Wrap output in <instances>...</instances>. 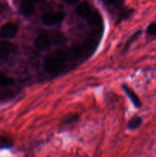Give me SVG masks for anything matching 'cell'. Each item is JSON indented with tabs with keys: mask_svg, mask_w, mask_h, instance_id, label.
Instances as JSON below:
<instances>
[{
	"mask_svg": "<svg viewBox=\"0 0 156 157\" xmlns=\"http://www.w3.org/2000/svg\"><path fill=\"white\" fill-rule=\"evenodd\" d=\"M69 61L70 58L68 50L59 48L45 57L43 66L47 73L56 75L65 69Z\"/></svg>",
	"mask_w": 156,
	"mask_h": 157,
	"instance_id": "cell-1",
	"label": "cell"
},
{
	"mask_svg": "<svg viewBox=\"0 0 156 157\" xmlns=\"http://www.w3.org/2000/svg\"><path fill=\"white\" fill-rule=\"evenodd\" d=\"M101 32H94L81 43L72 46L68 50L70 61L85 58L90 56L96 49L100 39Z\"/></svg>",
	"mask_w": 156,
	"mask_h": 157,
	"instance_id": "cell-2",
	"label": "cell"
},
{
	"mask_svg": "<svg viewBox=\"0 0 156 157\" xmlns=\"http://www.w3.org/2000/svg\"><path fill=\"white\" fill-rule=\"evenodd\" d=\"M64 14L63 12H47L41 16V21L47 25H54L61 22L64 19Z\"/></svg>",
	"mask_w": 156,
	"mask_h": 157,
	"instance_id": "cell-3",
	"label": "cell"
},
{
	"mask_svg": "<svg viewBox=\"0 0 156 157\" xmlns=\"http://www.w3.org/2000/svg\"><path fill=\"white\" fill-rule=\"evenodd\" d=\"M52 38L50 34L44 32L39 34L35 40V45L39 50H46L52 44Z\"/></svg>",
	"mask_w": 156,
	"mask_h": 157,
	"instance_id": "cell-4",
	"label": "cell"
},
{
	"mask_svg": "<svg viewBox=\"0 0 156 157\" xmlns=\"http://www.w3.org/2000/svg\"><path fill=\"white\" fill-rule=\"evenodd\" d=\"M76 12L78 15L82 18H86L88 21L96 12L93 8V6L87 2H83L76 7Z\"/></svg>",
	"mask_w": 156,
	"mask_h": 157,
	"instance_id": "cell-5",
	"label": "cell"
},
{
	"mask_svg": "<svg viewBox=\"0 0 156 157\" xmlns=\"http://www.w3.org/2000/svg\"><path fill=\"white\" fill-rule=\"evenodd\" d=\"M18 31V25L13 22L6 23L0 29V36L4 38H13L16 35Z\"/></svg>",
	"mask_w": 156,
	"mask_h": 157,
	"instance_id": "cell-6",
	"label": "cell"
},
{
	"mask_svg": "<svg viewBox=\"0 0 156 157\" xmlns=\"http://www.w3.org/2000/svg\"><path fill=\"white\" fill-rule=\"evenodd\" d=\"M20 10L24 15H32L35 12V5L32 0H23L20 6Z\"/></svg>",
	"mask_w": 156,
	"mask_h": 157,
	"instance_id": "cell-7",
	"label": "cell"
},
{
	"mask_svg": "<svg viewBox=\"0 0 156 157\" xmlns=\"http://www.w3.org/2000/svg\"><path fill=\"white\" fill-rule=\"evenodd\" d=\"M123 87L125 92L128 96V98H129L130 100L132 101V104H134L135 107H137V108L141 107V106H142V103H141V101L140 99H139V97H138V95L134 92V90H132L130 87H128V86L126 85H123V87Z\"/></svg>",
	"mask_w": 156,
	"mask_h": 157,
	"instance_id": "cell-8",
	"label": "cell"
},
{
	"mask_svg": "<svg viewBox=\"0 0 156 157\" xmlns=\"http://www.w3.org/2000/svg\"><path fill=\"white\" fill-rule=\"evenodd\" d=\"M15 45L7 41H0V55H8L15 49Z\"/></svg>",
	"mask_w": 156,
	"mask_h": 157,
	"instance_id": "cell-9",
	"label": "cell"
},
{
	"mask_svg": "<svg viewBox=\"0 0 156 157\" xmlns=\"http://www.w3.org/2000/svg\"><path fill=\"white\" fill-rule=\"evenodd\" d=\"M12 139L6 136H0V149L11 148L13 146Z\"/></svg>",
	"mask_w": 156,
	"mask_h": 157,
	"instance_id": "cell-10",
	"label": "cell"
},
{
	"mask_svg": "<svg viewBox=\"0 0 156 157\" xmlns=\"http://www.w3.org/2000/svg\"><path fill=\"white\" fill-rule=\"evenodd\" d=\"M14 83L13 78L8 76L3 72L0 71V86L2 87H7V86L12 85Z\"/></svg>",
	"mask_w": 156,
	"mask_h": 157,
	"instance_id": "cell-11",
	"label": "cell"
},
{
	"mask_svg": "<svg viewBox=\"0 0 156 157\" xmlns=\"http://www.w3.org/2000/svg\"><path fill=\"white\" fill-rule=\"evenodd\" d=\"M142 123V119L140 117H134L128 121L127 127L130 130H135V129H137L138 127H140Z\"/></svg>",
	"mask_w": 156,
	"mask_h": 157,
	"instance_id": "cell-12",
	"label": "cell"
},
{
	"mask_svg": "<svg viewBox=\"0 0 156 157\" xmlns=\"http://www.w3.org/2000/svg\"><path fill=\"white\" fill-rule=\"evenodd\" d=\"M146 32L149 36L153 37V38H156V21L151 23L147 27Z\"/></svg>",
	"mask_w": 156,
	"mask_h": 157,
	"instance_id": "cell-13",
	"label": "cell"
},
{
	"mask_svg": "<svg viewBox=\"0 0 156 157\" xmlns=\"http://www.w3.org/2000/svg\"><path fill=\"white\" fill-rule=\"evenodd\" d=\"M141 31H137V32H136V33L135 34H133L132 35L131 37H130V38L128 40V41H127V42H126V44H125V50H126V49H128V47H129L130 45H131V44L133 42V41H135V40L136 39H137L138 38V37L139 36V35H140V34H141Z\"/></svg>",
	"mask_w": 156,
	"mask_h": 157,
	"instance_id": "cell-14",
	"label": "cell"
},
{
	"mask_svg": "<svg viewBox=\"0 0 156 157\" xmlns=\"http://www.w3.org/2000/svg\"><path fill=\"white\" fill-rule=\"evenodd\" d=\"M77 119H78L77 115H72V116L69 117H67V119L64 120V121L65 124H69V123L74 122V121H76Z\"/></svg>",
	"mask_w": 156,
	"mask_h": 157,
	"instance_id": "cell-15",
	"label": "cell"
},
{
	"mask_svg": "<svg viewBox=\"0 0 156 157\" xmlns=\"http://www.w3.org/2000/svg\"><path fill=\"white\" fill-rule=\"evenodd\" d=\"M106 1L109 3H111V4L116 5L117 6V5H119L122 3V0H106Z\"/></svg>",
	"mask_w": 156,
	"mask_h": 157,
	"instance_id": "cell-16",
	"label": "cell"
},
{
	"mask_svg": "<svg viewBox=\"0 0 156 157\" xmlns=\"http://www.w3.org/2000/svg\"><path fill=\"white\" fill-rule=\"evenodd\" d=\"M65 1L67 2H69V3H75V2H76L78 0H65Z\"/></svg>",
	"mask_w": 156,
	"mask_h": 157,
	"instance_id": "cell-17",
	"label": "cell"
},
{
	"mask_svg": "<svg viewBox=\"0 0 156 157\" xmlns=\"http://www.w3.org/2000/svg\"><path fill=\"white\" fill-rule=\"evenodd\" d=\"M32 1H41V0H32Z\"/></svg>",
	"mask_w": 156,
	"mask_h": 157,
	"instance_id": "cell-18",
	"label": "cell"
}]
</instances>
